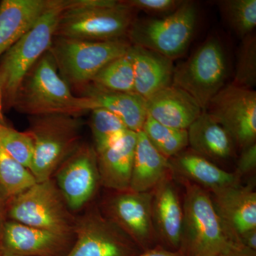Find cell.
<instances>
[{
    "label": "cell",
    "mask_w": 256,
    "mask_h": 256,
    "mask_svg": "<svg viewBox=\"0 0 256 256\" xmlns=\"http://www.w3.org/2000/svg\"><path fill=\"white\" fill-rule=\"evenodd\" d=\"M146 114L168 127L188 130L203 112L196 100L173 84L144 100Z\"/></svg>",
    "instance_id": "16"
},
{
    "label": "cell",
    "mask_w": 256,
    "mask_h": 256,
    "mask_svg": "<svg viewBox=\"0 0 256 256\" xmlns=\"http://www.w3.org/2000/svg\"><path fill=\"white\" fill-rule=\"evenodd\" d=\"M182 218V205L174 184L168 175L153 190V224L162 246L170 250H180Z\"/></svg>",
    "instance_id": "17"
},
{
    "label": "cell",
    "mask_w": 256,
    "mask_h": 256,
    "mask_svg": "<svg viewBox=\"0 0 256 256\" xmlns=\"http://www.w3.org/2000/svg\"></svg>",
    "instance_id": "40"
},
{
    "label": "cell",
    "mask_w": 256,
    "mask_h": 256,
    "mask_svg": "<svg viewBox=\"0 0 256 256\" xmlns=\"http://www.w3.org/2000/svg\"><path fill=\"white\" fill-rule=\"evenodd\" d=\"M82 121L65 114L31 116L28 130L34 151L30 171L36 182L52 178L60 164L82 144Z\"/></svg>",
    "instance_id": "4"
},
{
    "label": "cell",
    "mask_w": 256,
    "mask_h": 256,
    "mask_svg": "<svg viewBox=\"0 0 256 256\" xmlns=\"http://www.w3.org/2000/svg\"><path fill=\"white\" fill-rule=\"evenodd\" d=\"M137 256H186L182 250H172L166 248L162 246L156 245V246L144 250Z\"/></svg>",
    "instance_id": "35"
},
{
    "label": "cell",
    "mask_w": 256,
    "mask_h": 256,
    "mask_svg": "<svg viewBox=\"0 0 256 256\" xmlns=\"http://www.w3.org/2000/svg\"><path fill=\"white\" fill-rule=\"evenodd\" d=\"M52 0H3L0 2V57L36 24Z\"/></svg>",
    "instance_id": "21"
},
{
    "label": "cell",
    "mask_w": 256,
    "mask_h": 256,
    "mask_svg": "<svg viewBox=\"0 0 256 256\" xmlns=\"http://www.w3.org/2000/svg\"><path fill=\"white\" fill-rule=\"evenodd\" d=\"M197 16L194 3L183 1L178 9L164 18L134 20L127 36L131 44L173 60L188 48L196 28Z\"/></svg>",
    "instance_id": "7"
},
{
    "label": "cell",
    "mask_w": 256,
    "mask_h": 256,
    "mask_svg": "<svg viewBox=\"0 0 256 256\" xmlns=\"http://www.w3.org/2000/svg\"><path fill=\"white\" fill-rule=\"evenodd\" d=\"M188 146L198 156L212 162L233 156L235 144L232 138L206 110L188 127Z\"/></svg>",
    "instance_id": "23"
},
{
    "label": "cell",
    "mask_w": 256,
    "mask_h": 256,
    "mask_svg": "<svg viewBox=\"0 0 256 256\" xmlns=\"http://www.w3.org/2000/svg\"><path fill=\"white\" fill-rule=\"evenodd\" d=\"M238 242L252 250H256V229L242 234L238 239Z\"/></svg>",
    "instance_id": "37"
},
{
    "label": "cell",
    "mask_w": 256,
    "mask_h": 256,
    "mask_svg": "<svg viewBox=\"0 0 256 256\" xmlns=\"http://www.w3.org/2000/svg\"><path fill=\"white\" fill-rule=\"evenodd\" d=\"M185 188L180 250L186 256H216L230 242L216 212L210 194L196 184Z\"/></svg>",
    "instance_id": "5"
},
{
    "label": "cell",
    "mask_w": 256,
    "mask_h": 256,
    "mask_svg": "<svg viewBox=\"0 0 256 256\" xmlns=\"http://www.w3.org/2000/svg\"><path fill=\"white\" fill-rule=\"evenodd\" d=\"M0 146L25 168L30 169L33 160V140L26 132H20L6 124L0 126Z\"/></svg>",
    "instance_id": "30"
},
{
    "label": "cell",
    "mask_w": 256,
    "mask_h": 256,
    "mask_svg": "<svg viewBox=\"0 0 256 256\" xmlns=\"http://www.w3.org/2000/svg\"><path fill=\"white\" fill-rule=\"evenodd\" d=\"M66 256H137L142 250L118 226L94 208L76 222Z\"/></svg>",
    "instance_id": "10"
},
{
    "label": "cell",
    "mask_w": 256,
    "mask_h": 256,
    "mask_svg": "<svg viewBox=\"0 0 256 256\" xmlns=\"http://www.w3.org/2000/svg\"><path fill=\"white\" fill-rule=\"evenodd\" d=\"M128 54L132 60L134 94L144 100L172 84V60L153 50L131 45Z\"/></svg>",
    "instance_id": "20"
},
{
    "label": "cell",
    "mask_w": 256,
    "mask_h": 256,
    "mask_svg": "<svg viewBox=\"0 0 256 256\" xmlns=\"http://www.w3.org/2000/svg\"><path fill=\"white\" fill-rule=\"evenodd\" d=\"M90 84L110 92L134 94V70L128 53L106 65Z\"/></svg>",
    "instance_id": "25"
},
{
    "label": "cell",
    "mask_w": 256,
    "mask_h": 256,
    "mask_svg": "<svg viewBox=\"0 0 256 256\" xmlns=\"http://www.w3.org/2000/svg\"><path fill=\"white\" fill-rule=\"evenodd\" d=\"M226 130L235 146L244 149L256 143V92L254 89L224 86L206 110Z\"/></svg>",
    "instance_id": "11"
},
{
    "label": "cell",
    "mask_w": 256,
    "mask_h": 256,
    "mask_svg": "<svg viewBox=\"0 0 256 256\" xmlns=\"http://www.w3.org/2000/svg\"><path fill=\"white\" fill-rule=\"evenodd\" d=\"M138 132L128 130L107 149L97 153L100 184L114 192L130 190Z\"/></svg>",
    "instance_id": "19"
},
{
    "label": "cell",
    "mask_w": 256,
    "mask_h": 256,
    "mask_svg": "<svg viewBox=\"0 0 256 256\" xmlns=\"http://www.w3.org/2000/svg\"><path fill=\"white\" fill-rule=\"evenodd\" d=\"M75 235H64L9 220L0 235V252L8 256H66Z\"/></svg>",
    "instance_id": "14"
},
{
    "label": "cell",
    "mask_w": 256,
    "mask_h": 256,
    "mask_svg": "<svg viewBox=\"0 0 256 256\" xmlns=\"http://www.w3.org/2000/svg\"><path fill=\"white\" fill-rule=\"evenodd\" d=\"M90 126L96 153L119 141L128 129L116 114L102 108L90 111Z\"/></svg>",
    "instance_id": "27"
},
{
    "label": "cell",
    "mask_w": 256,
    "mask_h": 256,
    "mask_svg": "<svg viewBox=\"0 0 256 256\" xmlns=\"http://www.w3.org/2000/svg\"><path fill=\"white\" fill-rule=\"evenodd\" d=\"M216 256H256V250L244 246L240 242H230Z\"/></svg>",
    "instance_id": "34"
},
{
    "label": "cell",
    "mask_w": 256,
    "mask_h": 256,
    "mask_svg": "<svg viewBox=\"0 0 256 256\" xmlns=\"http://www.w3.org/2000/svg\"><path fill=\"white\" fill-rule=\"evenodd\" d=\"M0 256H8L3 255V254H0Z\"/></svg>",
    "instance_id": "39"
},
{
    "label": "cell",
    "mask_w": 256,
    "mask_h": 256,
    "mask_svg": "<svg viewBox=\"0 0 256 256\" xmlns=\"http://www.w3.org/2000/svg\"><path fill=\"white\" fill-rule=\"evenodd\" d=\"M13 108L31 116L65 114L80 117L94 109L86 96H76L60 76L50 50L28 70L18 87Z\"/></svg>",
    "instance_id": "1"
},
{
    "label": "cell",
    "mask_w": 256,
    "mask_h": 256,
    "mask_svg": "<svg viewBox=\"0 0 256 256\" xmlns=\"http://www.w3.org/2000/svg\"><path fill=\"white\" fill-rule=\"evenodd\" d=\"M124 4L134 10H142L152 14H171L183 1L178 0H126Z\"/></svg>",
    "instance_id": "32"
},
{
    "label": "cell",
    "mask_w": 256,
    "mask_h": 256,
    "mask_svg": "<svg viewBox=\"0 0 256 256\" xmlns=\"http://www.w3.org/2000/svg\"><path fill=\"white\" fill-rule=\"evenodd\" d=\"M256 84V38L250 34L242 38L239 48L235 76L232 84L252 89Z\"/></svg>",
    "instance_id": "31"
},
{
    "label": "cell",
    "mask_w": 256,
    "mask_h": 256,
    "mask_svg": "<svg viewBox=\"0 0 256 256\" xmlns=\"http://www.w3.org/2000/svg\"><path fill=\"white\" fill-rule=\"evenodd\" d=\"M153 190L116 192L105 204V216L127 234L142 252L159 245L152 220Z\"/></svg>",
    "instance_id": "12"
},
{
    "label": "cell",
    "mask_w": 256,
    "mask_h": 256,
    "mask_svg": "<svg viewBox=\"0 0 256 256\" xmlns=\"http://www.w3.org/2000/svg\"><path fill=\"white\" fill-rule=\"evenodd\" d=\"M3 108H2V100L1 90H0V126L2 124H6L4 122V118H3Z\"/></svg>",
    "instance_id": "38"
},
{
    "label": "cell",
    "mask_w": 256,
    "mask_h": 256,
    "mask_svg": "<svg viewBox=\"0 0 256 256\" xmlns=\"http://www.w3.org/2000/svg\"><path fill=\"white\" fill-rule=\"evenodd\" d=\"M10 198L8 196L3 188L0 186V235L4 226L6 216H8V208Z\"/></svg>",
    "instance_id": "36"
},
{
    "label": "cell",
    "mask_w": 256,
    "mask_h": 256,
    "mask_svg": "<svg viewBox=\"0 0 256 256\" xmlns=\"http://www.w3.org/2000/svg\"><path fill=\"white\" fill-rule=\"evenodd\" d=\"M170 172L182 182L196 184L210 193L240 184L234 172H228L218 168L210 160L194 152H181L170 158Z\"/></svg>",
    "instance_id": "18"
},
{
    "label": "cell",
    "mask_w": 256,
    "mask_h": 256,
    "mask_svg": "<svg viewBox=\"0 0 256 256\" xmlns=\"http://www.w3.org/2000/svg\"><path fill=\"white\" fill-rule=\"evenodd\" d=\"M80 89L82 90V96L92 100L94 109L110 111L124 122L129 130L136 132L142 131L148 116L142 97L136 94L110 92L90 82Z\"/></svg>",
    "instance_id": "22"
},
{
    "label": "cell",
    "mask_w": 256,
    "mask_h": 256,
    "mask_svg": "<svg viewBox=\"0 0 256 256\" xmlns=\"http://www.w3.org/2000/svg\"><path fill=\"white\" fill-rule=\"evenodd\" d=\"M216 212L230 242L256 229V192L239 184L210 194Z\"/></svg>",
    "instance_id": "15"
},
{
    "label": "cell",
    "mask_w": 256,
    "mask_h": 256,
    "mask_svg": "<svg viewBox=\"0 0 256 256\" xmlns=\"http://www.w3.org/2000/svg\"><path fill=\"white\" fill-rule=\"evenodd\" d=\"M142 131L156 150L168 159L184 151L188 146V130L168 127L148 114Z\"/></svg>",
    "instance_id": "26"
},
{
    "label": "cell",
    "mask_w": 256,
    "mask_h": 256,
    "mask_svg": "<svg viewBox=\"0 0 256 256\" xmlns=\"http://www.w3.org/2000/svg\"><path fill=\"white\" fill-rule=\"evenodd\" d=\"M131 45L124 38L88 41L54 37L48 50L62 78L69 86L82 88L106 65L126 55Z\"/></svg>",
    "instance_id": "6"
},
{
    "label": "cell",
    "mask_w": 256,
    "mask_h": 256,
    "mask_svg": "<svg viewBox=\"0 0 256 256\" xmlns=\"http://www.w3.org/2000/svg\"><path fill=\"white\" fill-rule=\"evenodd\" d=\"M170 169L169 159L156 150L142 131L138 132L130 191H152Z\"/></svg>",
    "instance_id": "24"
},
{
    "label": "cell",
    "mask_w": 256,
    "mask_h": 256,
    "mask_svg": "<svg viewBox=\"0 0 256 256\" xmlns=\"http://www.w3.org/2000/svg\"><path fill=\"white\" fill-rule=\"evenodd\" d=\"M134 10L116 0H67L54 37L110 41L127 36Z\"/></svg>",
    "instance_id": "2"
},
{
    "label": "cell",
    "mask_w": 256,
    "mask_h": 256,
    "mask_svg": "<svg viewBox=\"0 0 256 256\" xmlns=\"http://www.w3.org/2000/svg\"><path fill=\"white\" fill-rule=\"evenodd\" d=\"M67 0L52 4L36 24L0 57V90L3 111L12 108L21 82L32 67L50 50Z\"/></svg>",
    "instance_id": "3"
},
{
    "label": "cell",
    "mask_w": 256,
    "mask_h": 256,
    "mask_svg": "<svg viewBox=\"0 0 256 256\" xmlns=\"http://www.w3.org/2000/svg\"><path fill=\"white\" fill-rule=\"evenodd\" d=\"M220 11L229 26L244 38L252 33L256 26V0L220 1Z\"/></svg>",
    "instance_id": "29"
},
{
    "label": "cell",
    "mask_w": 256,
    "mask_h": 256,
    "mask_svg": "<svg viewBox=\"0 0 256 256\" xmlns=\"http://www.w3.org/2000/svg\"><path fill=\"white\" fill-rule=\"evenodd\" d=\"M256 168V144H252L242 149V154L237 162L235 174L242 178L244 175L252 172Z\"/></svg>",
    "instance_id": "33"
},
{
    "label": "cell",
    "mask_w": 256,
    "mask_h": 256,
    "mask_svg": "<svg viewBox=\"0 0 256 256\" xmlns=\"http://www.w3.org/2000/svg\"><path fill=\"white\" fill-rule=\"evenodd\" d=\"M36 183L31 171L8 154L0 146V186L10 198Z\"/></svg>",
    "instance_id": "28"
},
{
    "label": "cell",
    "mask_w": 256,
    "mask_h": 256,
    "mask_svg": "<svg viewBox=\"0 0 256 256\" xmlns=\"http://www.w3.org/2000/svg\"><path fill=\"white\" fill-rule=\"evenodd\" d=\"M0 254H1V252H0Z\"/></svg>",
    "instance_id": "41"
},
{
    "label": "cell",
    "mask_w": 256,
    "mask_h": 256,
    "mask_svg": "<svg viewBox=\"0 0 256 256\" xmlns=\"http://www.w3.org/2000/svg\"><path fill=\"white\" fill-rule=\"evenodd\" d=\"M8 216L30 226L70 236H74L76 222L52 178L10 198Z\"/></svg>",
    "instance_id": "8"
},
{
    "label": "cell",
    "mask_w": 256,
    "mask_h": 256,
    "mask_svg": "<svg viewBox=\"0 0 256 256\" xmlns=\"http://www.w3.org/2000/svg\"><path fill=\"white\" fill-rule=\"evenodd\" d=\"M55 173L56 184L69 210H82L90 202L100 184L95 148L82 143Z\"/></svg>",
    "instance_id": "13"
},
{
    "label": "cell",
    "mask_w": 256,
    "mask_h": 256,
    "mask_svg": "<svg viewBox=\"0 0 256 256\" xmlns=\"http://www.w3.org/2000/svg\"><path fill=\"white\" fill-rule=\"evenodd\" d=\"M226 58L217 38L205 42L188 58L174 68L172 84L182 89L205 110L225 86Z\"/></svg>",
    "instance_id": "9"
}]
</instances>
